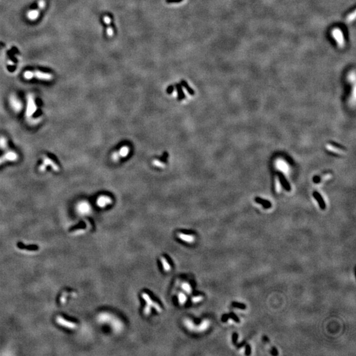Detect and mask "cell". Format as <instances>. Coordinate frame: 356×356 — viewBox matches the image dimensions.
Masks as SVG:
<instances>
[{
  "label": "cell",
  "mask_w": 356,
  "mask_h": 356,
  "mask_svg": "<svg viewBox=\"0 0 356 356\" xmlns=\"http://www.w3.org/2000/svg\"><path fill=\"white\" fill-rule=\"evenodd\" d=\"M24 77L26 79H31L32 78H36L38 79L43 81H51L53 79V75L48 73H43L39 71H27L24 73Z\"/></svg>",
  "instance_id": "1"
},
{
  "label": "cell",
  "mask_w": 356,
  "mask_h": 356,
  "mask_svg": "<svg viewBox=\"0 0 356 356\" xmlns=\"http://www.w3.org/2000/svg\"><path fill=\"white\" fill-rule=\"evenodd\" d=\"M42 159H43L42 164L40 165L39 167V170L40 171V172H44L46 169V168H47L48 166H50L54 171H56V172H58V171L59 170V166L57 165L56 163L54 162L52 160L50 159V158H48L47 156H46V155L43 156Z\"/></svg>",
  "instance_id": "2"
},
{
  "label": "cell",
  "mask_w": 356,
  "mask_h": 356,
  "mask_svg": "<svg viewBox=\"0 0 356 356\" xmlns=\"http://www.w3.org/2000/svg\"><path fill=\"white\" fill-rule=\"evenodd\" d=\"M37 110V107L35 104L34 96L32 94H29L27 96V106H26V115L29 118L31 117L33 114L36 112Z\"/></svg>",
  "instance_id": "3"
},
{
  "label": "cell",
  "mask_w": 356,
  "mask_h": 356,
  "mask_svg": "<svg viewBox=\"0 0 356 356\" xmlns=\"http://www.w3.org/2000/svg\"><path fill=\"white\" fill-rule=\"evenodd\" d=\"M332 36L336 42L339 48H342L344 46L345 40L344 36L342 31L338 28L334 29L332 31Z\"/></svg>",
  "instance_id": "4"
},
{
  "label": "cell",
  "mask_w": 356,
  "mask_h": 356,
  "mask_svg": "<svg viewBox=\"0 0 356 356\" xmlns=\"http://www.w3.org/2000/svg\"><path fill=\"white\" fill-rule=\"evenodd\" d=\"M18 159L17 154L14 151H7L0 157V165L7 162H15Z\"/></svg>",
  "instance_id": "5"
},
{
  "label": "cell",
  "mask_w": 356,
  "mask_h": 356,
  "mask_svg": "<svg viewBox=\"0 0 356 356\" xmlns=\"http://www.w3.org/2000/svg\"><path fill=\"white\" fill-rule=\"evenodd\" d=\"M141 296H142L143 300L146 301V305H149L150 307H153L158 312H162V309L161 307H160L157 303L154 302V301L152 300L151 298L150 297V296H149L147 293L145 292H143L142 294H141Z\"/></svg>",
  "instance_id": "6"
},
{
  "label": "cell",
  "mask_w": 356,
  "mask_h": 356,
  "mask_svg": "<svg viewBox=\"0 0 356 356\" xmlns=\"http://www.w3.org/2000/svg\"><path fill=\"white\" fill-rule=\"evenodd\" d=\"M10 103L13 109L16 111H20L22 109V103L15 95H11L10 98Z\"/></svg>",
  "instance_id": "7"
},
{
  "label": "cell",
  "mask_w": 356,
  "mask_h": 356,
  "mask_svg": "<svg viewBox=\"0 0 356 356\" xmlns=\"http://www.w3.org/2000/svg\"><path fill=\"white\" fill-rule=\"evenodd\" d=\"M178 238L180 239L181 241L186 242L187 243H193L195 241V237L193 235L185 234L183 233H178L177 234Z\"/></svg>",
  "instance_id": "8"
},
{
  "label": "cell",
  "mask_w": 356,
  "mask_h": 356,
  "mask_svg": "<svg viewBox=\"0 0 356 356\" xmlns=\"http://www.w3.org/2000/svg\"><path fill=\"white\" fill-rule=\"evenodd\" d=\"M111 199L109 197L107 196H101L97 200V205L101 208L105 207L106 206L111 204Z\"/></svg>",
  "instance_id": "9"
},
{
  "label": "cell",
  "mask_w": 356,
  "mask_h": 356,
  "mask_svg": "<svg viewBox=\"0 0 356 356\" xmlns=\"http://www.w3.org/2000/svg\"><path fill=\"white\" fill-rule=\"evenodd\" d=\"M57 322H58L59 325H61L62 326H64V327H66L67 328H76V325L75 323L67 321V320H66L63 318L58 316L57 317Z\"/></svg>",
  "instance_id": "10"
},
{
  "label": "cell",
  "mask_w": 356,
  "mask_h": 356,
  "mask_svg": "<svg viewBox=\"0 0 356 356\" xmlns=\"http://www.w3.org/2000/svg\"><path fill=\"white\" fill-rule=\"evenodd\" d=\"M278 177H279V179H280V183L282 186H283L284 189H286V191H290L291 190V186L290 183H288V181L286 180V178L284 177V176L281 173H278Z\"/></svg>",
  "instance_id": "11"
},
{
  "label": "cell",
  "mask_w": 356,
  "mask_h": 356,
  "mask_svg": "<svg viewBox=\"0 0 356 356\" xmlns=\"http://www.w3.org/2000/svg\"><path fill=\"white\" fill-rule=\"evenodd\" d=\"M313 197H315V199H316L318 203H319L320 208H321L322 210H325L326 208V205H325V201H324V200H323L322 197L321 195H320V194L317 191H315L313 193Z\"/></svg>",
  "instance_id": "12"
},
{
  "label": "cell",
  "mask_w": 356,
  "mask_h": 356,
  "mask_svg": "<svg viewBox=\"0 0 356 356\" xmlns=\"http://www.w3.org/2000/svg\"><path fill=\"white\" fill-rule=\"evenodd\" d=\"M17 247L18 248H19L20 249H25V250H27V251H37V250L39 249V247L36 245H26L21 242L17 243Z\"/></svg>",
  "instance_id": "13"
},
{
  "label": "cell",
  "mask_w": 356,
  "mask_h": 356,
  "mask_svg": "<svg viewBox=\"0 0 356 356\" xmlns=\"http://www.w3.org/2000/svg\"><path fill=\"white\" fill-rule=\"evenodd\" d=\"M255 202H257V203L260 204V205H261L263 207L266 209L270 208L272 206V204L270 201L268 200L261 199V198H260V197H255Z\"/></svg>",
  "instance_id": "14"
},
{
  "label": "cell",
  "mask_w": 356,
  "mask_h": 356,
  "mask_svg": "<svg viewBox=\"0 0 356 356\" xmlns=\"http://www.w3.org/2000/svg\"><path fill=\"white\" fill-rule=\"evenodd\" d=\"M78 210L81 213L86 214V213H88L90 211V210H91V207H90V206L87 203L83 202V203H80L79 205H78Z\"/></svg>",
  "instance_id": "15"
},
{
  "label": "cell",
  "mask_w": 356,
  "mask_h": 356,
  "mask_svg": "<svg viewBox=\"0 0 356 356\" xmlns=\"http://www.w3.org/2000/svg\"><path fill=\"white\" fill-rule=\"evenodd\" d=\"M39 15H40L39 11L37 9H34V10L30 11L27 13L26 17L29 20L35 21L37 19L38 17H39Z\"/></svg>",
  "instance_id": "16"
},
{
  "label": "cell",
  "mask_w": 356,
  "mask_h": 356,
  "mask_svg": "<svg viewBox=\"0 0 356 356\" xmlns=\"http://www.w3.org/2000/svg\"><path fill=\"white\" fill-rule=\"evenodd\" d=\"M181 288L183 290V292H185L187 294H191L192 292V287L191 284L187 282H183L181 284Z\"/></svg>",
  "instance_id": "17"
},
{
  "label": "cell",
  "mask_w": 356,
  "mask_h": 356,
  "mask_svg": "<svg viewBox=\"0 0 356 356\" xmlns=\"http://www.w3.org/2000/svg\"><path fill=\"white\" fill-rule=\"evenodd\" d=\"M160 260H161V263H162V267H163V268H164V270L166 272L170 271L171 266L169 264V263L168 262L166 259V258L164 257H160Z\"/></svg>",
  "instance_id": "18"
},
{
  "label": "cell",
  "mask_w": 356,
  "mask_h": 356,
  "mask_svg": "<svg viewBox=\"0 0 356 356\" xmlns=\"http://www.w3.org/2000/svg\"><path fill=\"white\" fill-rule=\"evenodd\" d=\"M178 302L179 303V305H183L186 303L187 297L186 295L184 293L180 292V293H179L178 295Z\"/></svg>",
  "instance_id": "19"
},
{
  "label": "cell",
  "mask_w": 356,
  "mask_h": 356,
  "mask_svg": "<svg viewBox=\"0 0 356 356\" xmlns=\"http://www.w3.org/2000/svg\"><path fill=\"white\" fill-rule=\"evenodd\" d=\"M0 148L3 150H7L8 149V145L7 138L4 137H0Z\"/></svg>",
  "instance_id": "20"
},
{
  "label": "cell",
  "mask_w": 356,
  "mask_h": 356,
  "mask_svg": "<svg viewBox=\"0 0 356 356\" xmlns=\"http://www.w3.org/2000/svg\"><path fill=\"white\" fill-rule=\"evenodd\" d=\"M232 306L233 307H236L238 309H240L241 310H245L246 309L247 306L245 304H244L243 303H240V302H237V301H233L232 303Z\"/></svg>",
  "instance_id": "21"
},
{
  "label": "cell",
  "mask_w": 356,
  "mask_h": 356,
  "mask_svg": "<svg viewBox=\"0 0 356 356\" xmlns=\"http://www.w3.org/2000/svg\"><path fill=\"white\" fill-rule=\"evenodd\" d=\"M129 153V148L128 147H127V146H123V147H122L120 150H119V152H118L119 156V157H126L127 154Z\"/></svg>",
  "instance_id": "22"
},
{
  "label": "cell",
  "mask_w": 356,
  "mask_h": 356,
  "mask_svg": "<svg viewBox=\"0 0 356 356\" xmlns=\"http://www.w3.org/2000/svg\"><path fill=\"white\" fill-rule=\"evenodd\" d=\"M229 317H230V318H231V319L234 320L235 322H238V323L240 322V319H239V317L234 313V312H230V313L229 314Z\"/></svg>",
  "instance_id": "23"
},
{
  "label": "cell",
  "mask_w": 356,
  "mask_h": 356,
  "mask_svg": "<svg viewBox=\"0 0 356 356\" xmlns=\"http://www.w3.org/2000/svg\"><path fill=\"white\" fill-rule=\"evenodd\" d=\"M330 144L331 145H332L333 146H334V147H336V148H338L342 149V150H344V151H345V150L346 151V147H344V146H342V145H340V144H338V143H337L336 142H332V141H331V142H330Z\"/></svg>",
  "instance_id": "24"
},
{
  "label": "cell",
  "mask_w": 356,
  "mask_h": 356,
  "mask_svg": "<svg viewBox=\"0 0 356 356\" xmlns=\"http://www.w3.org/2000/svg\"><path fill=\"white\" fill-rule=\"evenodd\" d=\"M355 11H354V12L352 13H350V14L348 16H347L346 20H347V22L350 23V22H352L353 21H354L355 20Z\"/></svg>",
  "instance_id": "25"
},
{
  "label": "cell",
  "mask_w": 356,
  "mask_h": 356,
  "mask_svg": "<svg viewBox=\"0 0 356 356\" xmlns=\"http://www.w3.org/2000/svg\"><path fill=\"white\" fill-rule=\"evenodd\" d=\"M143 312H144V315H145V316H148V315H150L151 312V307L146 305V306L143 309Z\"/></svg>",
  "instance_id": "26"
},
{
  "label": "cell",
  "mask_w": 356,
  "mask_h": 356,
  "mask_svg": "<svg viewBox=\"0 0 356 356\" xmlns=\"http://www.w3.org/2000/svg\"><path fill=\"white\" fill-rule=\"evenodd\" d=\"M245 354L246 355H247V356L249 355H251V346H250V345L248 344H246L245 345Z\"/></svg>",
  "instance_id": "27"
},
{
  "label": "cell",
  "mask_w": 356,
  "mask_h": 356,
  "mask_svg": "<svg viewBox=\"0 0 356 356\" xmlns=\"http://www.w3.org/2000/svg\"><path fill=\"white\" fill-rule=\"evenodd\" d=\"M238 338V334L237 332L233 333V335H232V342H233V344H234V345L237 344Z\"/></svg>",
  "instance_id": "28"
},
{
  "label": "cell",
  "mask_w": 356,
  "mask_h": 356,
  "mask_svg": "<svg viewBox=\"0 0 356 356\" xmlns=\"http://www.w3.org/2000/svg\"><path fill=\"white\" fill-rule=\"evenodd\" d=\"M202 298H203V297L201 295H196V296H194L193 297H192L191 300L193 303H197V302H199V301L202 300Z\"/></svg>",
  "instance_id": "29"
},
{
  "label": "cell",
  "mask_w": 356,
  "mask_h": 356,
  "mask_svg": "<svg viewBox=\"0 0 356 356\" xmlns=\"http://www.w3.org/2000/svg\"><path fill=\"white\" fill-rule=\"evenodd\" d=\"M270 354H271V355H274V356H275V355H278V350H277L275 347H274V346H273V347H272V349H271Z\"/></svg>",
  "instance_id": "30"
},
{
  "label": "cell",
  "mask_w": 356,
  "mask_h": 356,
  "mask_svg": "<svg viewBox=\"0 0 356 356\" xmlns=\"http://www.w3.org/2000/svg\"><path fill=\"white\" fill-rule=\"evenodd\" d=\"M46 6V3L44 1H43V0H40V1L39 2V7L40 8V9H44Z\"/></svg>",
  "instance_id": "31"
},
{
  "label": "cell",
  "mask_w": 356,
  "mask_h": 356,
  "mask_svg": "<svg viewBox=\"0 0 356 356\" xmlns=\"http://www.w3.org/2000/svg\"><path fill=\"white\" fill-rule=\"evenodd\" d=\"M229 318H230V317H229V315L224 314V315H223V316H222V322H227L228 320V319H229Z\"/></svg>",
  "instance_id": "32"
},
{
  "label": "cell",
  "mask_w": 356,
  "mask_h": 356,
  "mask_svg": "<svg viewBox=\"0 0 356 356\" xmlns=\"http://www.w3.org/2000/svg\"><path fill=\"white\" fill-rule=\"evenodd\" d=\"M113 29H111V28H110V27H109V28H108L107 29V34H108V36H112V35H113Z\"/></svg>",
  "instance_id": "33"
},
{
  "label": "cell",
  "mask_w": 356,
  "mask_h": 356,
  "mask_svg": "<svg viewBox=\"0 0 356 356\" xmlns=\"http://www.w3.org/2000/svg\"><path fill=\"white\" fill-rule=\"evenodd\" d=\"M104 22L106 23L107 24H110L111 20H110V18L109 17H108V16H106V17L104 18Z\"/></svg>",
  "instance_id": "34"
},
{
  "label": "cell",
  "mask_w": 356,
  "mask_h": 356,
  "mask_svg": "<svg viewBox=\"0 0 356 356\" xmlns=\"http://www.w3.org/2000/svg\"><path fill=\"white\" fill-rule=\"evenodd\" d=\"M245 344H246V342H245V341H243V342H241L240 344H238V345L236 344V345H237V346H237L238 348H240V347H242L243 346H245Z\"/></svg>",
  "instance_id": "35"
},
{
  "label": "cell",
  "mask_w": 356,
  "mask_h": 356,
  "mask_svg": "<svg viewBox=\"0 0 356 356\" xmlns=\"http://www.w3.org/2000/svg\"><path fill=\"white\" fill-rule=\"evenodd\" d=\"M154 164H155V165H156V166H158V167H162L163 166V164H162V163L158 162V160H154Z\"/></svg>",
  "instance_id": "36"
},
{
  "label": "cell",
  "mask_w": 356,
  "mask_h": 356,
  "mask_svg": "<svg viewBox=\"0 0 356 356\" xmlns=\"http://www.w3.org/2000/svg\"><path fill=\"white\" fill-rule=\"evenodd\" d=\"M182 84H183V85L185 86V88H186L187 90H188V91L190 92V93H191V92H192V90H191V88H189V86H188V85H187V84H186L185 83L184 81H183V83H182Z\"/></svg>",
  "instance_id": "37"
},
{
  "label": "cell",
  "mask_w": 356,
  "mask_h": 356,
  "mask_svg": "<svg viewBox=\"0 0 356 356\" xmlns=\"http://www.w3.org/2000/svg\"><path fill=\"white\" fill-rule=\"evenodd\" d=\"M182 0H166V2L168 3H178L181 1Z\"/></svg>",
  "instance_id": "38"
},
{
  "label": "cell",
  "mask_w": 356,
  "mask_h": 356,
  "mask_svg": "<svg viewBox=\"0 0 356 356\" xmlns=\"http://www.w3.org/2000/svg\"><path fill=\"white\" fill-rule=\"evenodd\" d=\"M263 340H264L266 342H267V343H269V342H270V341H269L268 338V337L267 336H264L263 337Z\"/></svg>",
  "instance_id": "39"
}]
</instances>
